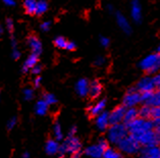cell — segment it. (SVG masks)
Returning <instances> with one entry per match:
<instances>
[{"instance_id":"1","label":"cell","mask_w":160,"mask_h":158,"mask_svg":"<svg viewBox=\"0 0 160 158\" xmlns=\"http://www.w3.org/2000/svg\"><path fill=\"white\" fill-rule=\"evenodd\" d=\"M128 135L132 136H138L140 134H143L145 132L153 131L154 125L153 121L150 120H143V118H136L134 121L130 122L128 125H126Z\"/></svg>"},{"instance_id":"2","label":"cell","mask_w":160,"mask_h":158,"mask_svg":"<svg viewBox=\"0 0 160 158\" xmlns=\"http://www.w3.org/2000/svg\"><path fill=\"white\" fill-rule=\"evenodd\" d=\"M140 68L148 74H155L160 69V53L149 54L140 62Z\"/></svg>"},{"instance_id":"3","label":"cell","mask_w":160,"mask_h":158,"mask_svg":"<svg viewBox=\"0 0 160 158\" xmlns=\"http://www.w3.org/2000/svg\"><path fill=\"white\" fill-rule=\"evenodd\" d=\"M128 135V133L127 126L123 124L110 125V128L108 129V132H107L108 141L114 145H118L119 142L122 139H124Z\"/></svg>"},{"instance_id":"4","label":"cell","mask_w":160,"mask_h":158,"mask_svg":"<svg viewBox=\"0 0 160 158\" xmlns=\"http://www.w3.org/2000/svg\"><path fill=\"white\" fill-rule=\"evenodd\" d=\"M118 147L122 152L126 153V154H135L138 153L141 149V146L138 143V141L132 136L128 135L124 139L118 144Z\"/></svg>"},{"instance_id":"5","label":"cell","mask_w":160,"mask_h":158,"mask_svg":"<svg viewBox=\"0 0 160 158\" xmlns=\"http://www.w3.org/2000/svg\"><path fill=\"white\" fill-rule=\"evenodd\" d=\"M82 151V144L79 140V138L75 137H68L63 141V143L59 145V150L58 152L60 154H65V153H76Z\"/></svg>"},{"instance_id":"6","label":"cell","mask_w":160,"mask_h":158,"mask_svg":"<svg viewBox=\"0 0 160 158\" xmlns=\"http://www.w3.org/2000/svg\"><path fill=\"white\" fill-rule=\"evenodd\" d=\"M134 138L138 141L140 146H144L145 148H150V147H154V146H158V143H159V141L157 139V137H156L154 131L145 132L143 134H140L138 136H135Z\"/></svg>"},{"instance_id":"7","label":"cell","mask_w":160,"mask_h":158,"mask_svg":"<svg viewBox=\"0 0 160 158\" xmlns=\"http://www.w3.org/2000/svg\"><path fill=\"white\" fill-rule=\"evenodd\" d=\"M141 102V94H140L136 88H131L128 90V92L124 95L122 103L126 108H132L135 107Z\"/></svg>"},{"instance_id":"8","label":"cell","mask_w":160,"mask_h":158,"mask_svg":"<svg viewBox=\"0 0 160 158\" xmlns=\"http://www.w3.org/2000/svg\"><path fill=\"white\" fill-rule=\"evenodd\" d=\"M137 91L141 94V93H145V92H154L155 89V85H154V81L152 77H144L141 80L138 82L136 87Z\"/></svg>"},{"instance_id":"9","label":"cell","mask_w":160,"mask_h":158,"mask_svg":"<svg viewBox=\"0 0 160 158\" xmlns=\"http://www.w3.org/2000/svg\"><path fill=\"white\" fill-rule=\"evenodd\" d=\"M126 107L122 105L120 106H116V107L112 110V111L109 113V125H118L122 124L123 120V116H124V112H126Z\"/></svg>"},{"instance_id":"10","label":"cell","mask_w":160,"mask_h":158,"mask_svg":"<svg viewBox=\"0 0 160 158\" xmlns=\"http://www.w3.org/2000/svg\"><path fill=\"white\" fill-rule=\"evenodd\" d=\"M115 18H116V23H118V27L122 29L123 33H126L127 35H130L132 33V27H131L130 22L128 21V18L120 13H115Z\"/></svg>"},{"instance_id":"11","label":"cell","mask_w":160,"mask_h":158,"mask_svg":"<svg viewBox=\"0 0 160 158\" xmlns=\"http://www.w3.org/2000/svg\"><path fill=\"white\" fill-rule=\"evenodd\" d=\"M131 17L136 23H139L142 22V6L137 0H134L131 3Z\"/></svg>"},{"instance_id":"12","label":"cell","mask_w":160,"mask_h":158,"mask_svg":"<svg viewBox=\"0 0 160 158\" xmlns=\"http://www.w3.org/2000/svg\"><path fill=\"white\" fill-rule=\"evenodd\" d=\"M28 44L30 46V48L32 49L33 54H36L39 56L42 53V49H43L42 43L39 40V38H37L36 36H34V35L30 36L28 38Z\"/></svg>"},{"instance_id":"13","label":"cell","mask_w":160,"mask_h":158,"mask_svg":"<svg viewBox=\"0 0 160 158\" xmlns=\"http://www.w3.org/2000/svg\"><path fill=\"white\" fill-rule=\"evenodd\" d=\"M96 126L100 131H105L109 126V113L107 111H103L98 116H96Z\"/></svg>"},{"instance_id":"14","label":"cell","mask_w":160,"mask_h":158,"mask_svg":"<svg viewBox=\"0 0 160 158\" xmlns=\"http://www.w3.org/2000/svg\"><path fill=\"white\" fill-rule=\"evenodd\" d=\"M89 86L90 83L87 79H80L76 84V91L78 95H80L81 97H85L89 94Z\"/></svg>"},{"instance_id":"15","label":"cell","mask_w":160,"mask_h":158,"mask_svg":"<svg viewBox=\"0 0 160 158\" xmlns=\"http://www.w3.org/2000/svg\"><path fill=\"white\" fill-rule=\"evenodd\" d=\"M85 153H86V155H88L89 157H92V158H102L104 150L100 147L98 143H97L86 148Z\"/></svg>"},{"instance_id":"16","label":"cell","mask_w":160,"mask_h":158,"mask_svg":"<svg viewBox=\"0 0 160 158\" xmlns=\"http://www.w3.org/2000/svg\"><path fill=\"white\" fill-rule=\"evenodd\" d=\"M105 106H106V100L101 99L94 105L90 106L88 109V112L91 116H98L100 113H102L104 111Z\"/></svg>"},{"instance_id":"17","label":"cell","mask_w":160,"mask_h":158,"mask_svg":"<svg viewBox=\"0 0 160 158\" xmlns=\"http://www.w3.org/2000/svg\"><path fill=\"white\" fill-rule=\"evenodd\" d=\"M140 158H160V147L154 146L150 148H144Z\"/></svg>"},{"instance_id":"18","label":"cell","mask_w":160,"mask_h":158,"mask_svg":"<svg viewBox=\"0 0 160 158\" xmlns=\"http://www.w3.org/2000/svg\"><path fill=\"white\" fill-rule=\"evenodd\" d=\"M38 59H39V56L36 54H31L30 56L26 59V61L24 63V65H22V73H28L29 69H32L35 65L38 64Z\"/></svg>"},{"instance_id":"19","label":"cell","mask_w":160,"mask_h":158,"mask_svg":"<svg viewBox=\"0 0 160 158\" xmlns=\"http://www.w3.org/2000/svg\"><path fill=\"white\" fill-rule=\"evenodd\" d=\"M138 109L136 107H132V108H127L126 109V112H124V116H123V125H128L130 122L134 121L136 118H138Z\"/></svg>"},{"instance_id":"20","label":"cell","mask_w":160,"mask_h":158,"mask_svg":"<svg viewBox=\"0 0 160 158\" xmlns=\"http://www.w3.org/2000/svg\"><path fill=\"white\" fill-rule=\"evenodd\" d=\"M101 92H102V85L100 84L99 81H93L90 83L89 86V94L92 98H97L98 96H100Z\"/></svg>"},{"instance_id":"21","label":"cell","mask_w":160,"mask_h":158,"mask_svg":"<svg viewBox=\"0 0 160 158\" xmlns=\"http://www.w3.org/2000/svg\"><path fill=\"white\" fill-rule=\"evenodd\" d=\"M59 150V144L56 140H48L45 145V151L48 155H54L58 153Z\"/></svg>"},{"instance_id":"22","label":"cell","mask_w":160,"mask_h":158,"mask_svg":"<svg viewBox=\"0 0 160 158\" xmlns=\"http://www.w3.org/2000/svg\"><path fill=\"white\" fill-rule=\"evenodd\" d=\"M47 110H48V104L43 99L39 100L36 103V105H35V112L38 115H45Z\"/></svg>"},{"instance_id":"23","label":"cell","mask_w":160,"mask_h":158,"mask_svg":"<svg viewBox=\"0 0 160 158\" xmlns=\"http://www.w3.org/2000/svg\"><path fill=\"white\" fill-rule=\"evenodd\" d=\"M152 107L149 105H143L141 108L138 109V115L143 120H150L151 118Z\"/></svg>"},{"instance_id":"24","label":"cell","mask_w":160,"mask_h":158,"mask_svg":"<svg viewBox=\"0 0 160 158\" xmlns=\"http://www.w3.org/2000/svg\"><path fill=\"white\" fill-rule=\"evenodd\" d=\"M36 4L37 2L34 0H26L24 2V8L28 14H35L36 13Z\"/></svg>"},{"instance_id":"25","label":"cell","mask_w":160,"mask_h":158,"mask_svg":"<svg viewBox=\"0 0 160 158\" xmlns=\"http://www.w3.org/2000/svg\"><path fill=\"white\" fill-rule=\"evenodd\" d=\"M154 92H145L141 93V102L143 105H149L152 107V101H153Z\"/></svg>"},{"instance_id":"26","label":"cell","mask_w":160,"mask_h":158,"mask_svg":"<svg viewBox=\"0 0 160 158\" xmlns=\"http://www.w3.org/2000/svg\"><path fill=\"white\" fill-rule=\"evenodd\" d=\"M53 135L55 140L58 141H61L62 138H63V134H62V130H61V125L58 121H55L53 125Z\"/></svg>"},{"instance_id":"27","label":"cell","mask_w":160,"mask_h":158,"mask_svg":"<svg viewBox=\"0 0 160 158\" xmlns=\"http://www.w3.org/2000/svg\"><path fill=\"white\" fill-rule=\"evenodd\" d=\"M48 9V3L44 1V0H41V1H38L36 4V13L38 15H41L43 13H45Z\"/></svg>"},{"instance_id":"28","label":"cell","mask_w":160,"mask_h":158,"mask_svg":"<svg viewBox=\"0 0 160 158\" xmlns=\"http://www.w3.org/2000/svg\"><path fill=\"white\" fill-rule=\"evenodd\" d=\"M103 158H122V155L120 152L116 151V150L112 148H108L104 151L103 153Z\"/></svg>"},{"instance_id":"29","label":"cell","mask_w":160,"mask_h":158,"mask_svg":"<svg viewBox=\"0 0 160 158\" xmlns=\"http://www.w3.org/2000/svg\"><path fill=\"white\" fill-rule=\"evenodd\" d=\"M66 44H68V40H66L64 37L58 36V37H56L55 39H54V45H55L56 47H58V48L65 49Z\"/></svg>"},{"instance_id":"30","label":"cell","mask_w":160,"mask_h":158,"mask_svg":"<svg viewBox=\"0 0 160 158\" xmlns=\"http://www.w3.org/2000/svg\"><path fill=\"white\" fill-rule=\"evenodd\" d=\"M43 100H44L48 105L55 104L56 102H57L56 97L54 96L53 94H51V93H45L44 95H43Z\"/></svg>"},{"instance_id":"31","label":"cell","mask_w":160,"mask_h":158,"mask_svg":"<svg viewBox=\"0 0 160 158\" xmlns=\"http://www.w3.org/2000/svg\"><path fill=\"white\" fill-rule=\"evenodd\" d=\"M151 118H153V120H159L160 121V107L159 106L152 107Z\"/></svg>"},{"instance_id":"32","label":"cell","mask_w":160,"mask_h":158,"mask_svg":"<svg viewBox=\"0 0 160 158\" xmlns=\"http://www.w3.org/2000/svg\"><path fill=\"white\" fill-rule=\"evenodd\" d=\"M155 106H159L160 107V90H158L157 92H154L153 101H152V107H155Z\"/></svg>"},{"instance_id":"33","label":"cell","mask_w":160,"mask_h":158,"mask_svg":"<svg viewBox=\"0 0 160 158\" xmlns=\"http://www.w3.org/2000/svg\"><path fill=\"white\" fill-rule=\"evenodd\" d=\"M24 97H25V99L26 100H32L33 99V97H34V91L32 89H30V88H27L24 90Z\"/></svg>"},{"instance_id":"34","label":"cell","mask_w":160,"mask_h":158,"mask_svg":"<svg viewBox=\"0 0 160 158\" xmlns=\"http://www.w3.org/2000/svg\"><path fill=\"white\" fill-rule=\"evenodd\" d=\"M17 122H18V117L17 116L11 117L10 120L7 121V124H6L7 129H8V130H12L15 126V125H17Z\"/></svg>"},{"instance_id":"35","label":"cell","mask_w":160,"mask_h":158,"mask_svg":"<svg viewBox=\"0 0 160 158\" xmlns=\"http://www.w3.org/2000/svg\"><path fill=\"white\" fill-rule=\"evenodd\" d=\"M6 29L8 30L10 35L13 34V21H12V18H8L6 19Z\"/></svg>"},{"instance_id":"36","label":"cell","mask_w":160,"mask_h":158,"mask_svg":"<svg viewBox=\"0 0 160 158\" xmlns=\"http://www.w3.org/2000/svg\"><path fill=\"white\" fill-rule=\"evenodd\" d=\"M99 41H100V44L102 45L103 47H108L109 44H110V40L107 38V37H100L99 39Z\"/></svg>"},{"instance_id":"37","label":"cell","mask_w":160,"mask_h":158,"mask_svg":"<svg viewBox=\"0 0 160 158\" xmlns=\"http://www.w3.org/2000/svg\"><path fill=\"white\" fill-rule=\"evenodd\" d=\"M105 63V58L103 56H98L94 61V64L96 66H102Z\"/></svg>"},{"instance_id":"38","label":"cell","mask_w":160,"mask_h":158,"mask_svg":"<svg viewBox=\"0 0 160 158\" xmlns=\"http://www.w3.org/2000/svg\"><path fill=\"white\" fill-rule=\"evenodd\" d=\"M98 145H99L100 147L104 150V151H105V150H106V149H108V148H109V147H108V142H107L106 140H105V139H103V138H102V139H100V140L98 141Z\"/></svg>"},{"instance_id":"39","label":"cell","mask_w":160,"mask_h":158,"mask_svg":"<svg viewBox=\"0 0 160 158\" xmlns=\"http://www.w3.org/2000/svg\"><path fill=\"white\" fill-rule=\"evenodd\" d=\"M76 48H77V45H76V43H75V42H72V41H68V44H66V47H65V49H66V50L73 51Z\"/></svg>"},{"instance_id":"40","label":"cell","mask_w":160,"mask_h":158,"mask_svg":"<svg viewBox=\"0 0 160 158\" xmlns=\"http://www.w3.org/2000/svg\"><path fill=\"white\" fill-rule=\"evenodd\" d=\"M50 27H51V23L48 22V21H47V22L42 23V25L40 26L41 30H42V31H44V32H47V31H49Z\"/></svg>"},{"instance_id":"41","label":"cell","mask_w":160,"mask_h":158,"mask_svg":"<svg viewBox=\"0 0 160 158\" xmlns=\"http://www.w3.org/2000/svg\"><path fill=\"white\" fill-rule=\"evenodd\" d=\"M31 70H32V74H40L42 72V66L37 64V65H35Z\"/></svg>"},{"instance_id":"42","label":"cell","mask_w":160,"mask_h":158,"mask_svg":"<svg viewBox=\"0 0 160 158\" xmlns=\"http://www.w3.org/2000/svg\"><path fill=\"white\" fill-rule=\"evenodd\" d=\"M77 133V126L76 125H72L71 129H69V132H68V137H75Z\"/></svg>"},{"instance_id":"43","label":"cell","mask_w":160,"mask_h":158,"mask_svg":"<svg viewBox=\"0 0 160 158\" xmlns=\"http://www.w3.org/2000/svg\"><path fill=\"white\" fill-rule=\"evenodd\" d=\"M11 55H12V58L13 59H18L19 57H21V52L15 49V50H12V53H11Z\"/></svg>"},{"instance_id":"44","label":"cell","mask_w":160,"mask_h":158,"mask_svg":"<svg viewBox=\"0 0 160 158\" xmlns=\"http://www.w3.org/2000/svg\"><path fill=\"white\" fill-rule=\"evenodd\" d=\"M41 81H42V78L41 77H37L36 79H35V81H34V85L36 88H39L41 85Z\"/></svg>"},{"instance_id":"45","label":"cell","mask_w":160,"mask_h":158,"mask_svg":"<svg viewBox=\"0 0 160 158\" xmlns=\"http://www.w3.org/2000/svg\"><path fill=\"white\" fill-rule=\"evenodd\" d=\"M3 3H4L5 5H8V6H14L15 5V2L13 1V0H4Z\"/></svg>"},{"instance_id":"46","label":"cell","mask_w":160,"mask_h":158,"mask_svg":"<svg viewBox=\"0 0 160 158\" xmlns=\"http://www.w3.org/2000/svg\"><path fill=\"white\" fill-rule=\"evenodd\" d=\"M81 155H82V151H79V152L72 153L71 158H81Z\"/></svg>"},{"instance_id":"47","label":"cell","mask_w":160,"mask_h":158,"mask_svg":"<svg viewBox=\"0 0 160 158\" xmlns=\"http://www.w3.org/2000/svg\"><path fill=\"white\" fill-rule=\"evenodd\" d=\"M22 158H30V154H29V152H25L24 154H22Z\"/></svg>"},{"instance_id":"48","label":"cell","mask_w":160,"mask_h":158,"mask_svg":"<svg viewBox=\"0 0 160 158\" xmlns=\"http://www.w3.org/2000/svg\"><path fill=\"white\" fill-rule=\"evenodd\" d=\"M2 34H3V28H2L1 25H0V37L2 36Z\"/></svg>"},{"instance_id":"49","label":"cell","mask_w":160,"mask_h":158,"mask_svg":"<svg viewBox=\"0 0 160 158\" xmlns=\"http://www.w3.org/2000/svg\"><path fill=\"white\" fill-rule=\"evenodd\" d=\"M107 9H108L109 11H112V10H113V7H112V5H107Z\"/></svg>"},{"instance_id":"50","label":"cell","mask_w":160,"mask_h":158,"mask_svg":"<svg viewBox=\"0 0 160 158\" xmlns=\"http://www.w3.org/2000/svg\"><path fill=\"white\" fill-rule=\"evenodd\" d=\"M157 51H158V53H160V45L158 46V48H157Z\"/></svg>"},{"instance_id":"51","label":"cell","mask_w":160,"mask_h":158,"mask_svg":"<svg viewBox=\"0 0 160 158\" xmlns=\"http://www.w3.org/2000/svg\"><path fill=\"white\" fill-rule=\"evenodd\" d=\"M59 158H63V157H59Z\"/></svg>"}]
</instances>
